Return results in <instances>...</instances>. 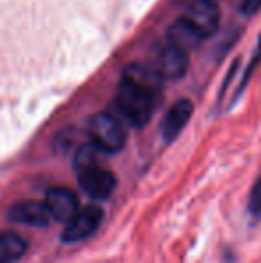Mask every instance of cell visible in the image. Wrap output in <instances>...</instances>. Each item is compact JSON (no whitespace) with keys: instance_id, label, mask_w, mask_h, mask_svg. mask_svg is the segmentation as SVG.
I'll use <instances>...</instances> for the list:
<instances>
[{"instance_id":"cell-12","label":"cell","mask_w":261,"mask_h":263,"mask_svg":"<svg viewBox=\"0 0 261 263\" xmlns=\"http://www.w3.org/2000/svg\"><path fill=\"white\" fill-rule=\"evenodd\" d=\"M102 151L98 147H95L93 143L90 145H81L77 149L75 156H73V166H75L77 172L84 168H90L93 165H101V158H102Z\"/></svg>"},{"instance_id":"cell-6","label":"cell","mask_w":261,"mask_h":263,"mask_svg":"<svg viewBox=\"0 0 261 263\" xmlns=\"http://www.w3.org/2000/svg\"><path fill=\"white\" fill-rule=\"evenodd\" d=\"M152 68L159 73V77L163 81L181 79L186 73V70H188V52L167 43L156 54Z\"/></svg>"},{"instance_id":"cell-7","label":"cell","mask_w":261,"mask_h":263,"mask_svg":"<svg viewBox=\"0 0 261 263\" xmlns=\"http://www.w3.org/2000/svg\"><path fill=\"white\" fill-rule=\"evenodd\" d=\"M45 204L50 211V217L56 218V220L66 222L79 210V199L70 188L52 186L47 190Z\"/></svg>"},{"instance_id":"cell-8","label":"cell","mask_w":261,"mask_h":263,"mask_svg":"<svg viewBox=\"0 0 261 263\" xmlns=\"http://www.w3.org/2000/svg\"><path fill=\"white\" fill-rule=\"evenodd\" d=\"M7 217L11 222L24 226H32V228H45L49 224L50 211L45 202L39 201H22L13 204L7 211Z\"/></svg>"},{"instance_id":"cell-3","label":"cell","mask_w":261,"mask_h":263,"mask_svg":"<svg viewBox=\"0 0 261 263\" xmlns=\"http://www.w3.org/2000/svg\"><path fill=\"white\" fill-rule=\"evenodd\" d=\"M104 220V210L101 206H86L83 210H77L70 220H66L65 229L61 233V238L66 243L81 242V240L91 236L98 229V226Z\"/></svg>"},{"instance_id":"cell-10","label":"cell","mask_w":261,"mask_h":263,"mask_svg":"<svg viewBox=\"0 0 261 263\" xmlns=\"http://www.w3.org/2000/svg\"><path fill=\"white\" fill-rule=\"evenodd\" d=\"M202 34L186 20L185 16L175 20L174 24L168 27L167 32V43L177 47V49L185 50V52H193L202 42Z\"/></svg>"},{"instance_id":"cell-11","label":"cell","mask_w":261,"mask_h":263,"mask_svg":"<svg viewBox=\"0 0 261 263\" xmlns=\"http://www.w3.org/2000/svg\"><path fill=\"white\" fill-rule=\"evenodd\" d=\"M27 251V242L13 231L0 233V263L18 261Z\"/></svg>"},{"instance_id":"cell-5","label":"cell","mask_w":261,"mask_h":263,"mask_svg":"<svg viewBox=\"0 0 261 263\" xmlns=\"http://www.w3.org/2000/svg\"><path fill=\"white\" fill-rule=\"evenodd\" d=\"M77 174H79L81 188L93 199H108L116 186L115 174L106 166H102V163L84 168Z\"/></svg>"},{"instance_id":"cell-4","label":"cell","mask_w":261,"mask_h":263,"mask_svg":"<svg viewBox=\"0 0 261 263\" xmlns=\"http://www.w3.org/2000/svg\"><path fill=\"white\" fill-rule=\"evenodd\" d=\"M185 18L202 34L209 38L220 24V9L215 0H186Z\"/></svg>"},{"instance_id":"cell-1","label":"cell","mask_w":261,"mask_h":263,"mask_svg":"<svg viewBox=\"0 0 261 263\" xmlns=\"http://www.w3.org/2000/svg\"><path fill=\"white\" fill-rule=\"evenodd\" d=\"M163 79L152 66L129 65L122 73L116 107L120 115L134 127H143L150 122L161 95Z\"/></svg>"},{"instance_id":"cell-14","label":"cell","mask_w":261,"mask_h":263,"mask_svg":"<svg viewBox=\"0 0 261 263\" xmlns=\"http://www.w3.org/2000/svg\"><path fill=\"white\" fill-rule=\"evenodd\" d=\"M261 9V0H240V13L245 16H252Z\"/></svg>"},{"instance_id":"cell-9","label":"cell","mask_w":261,"mask_h":263,"mask_svg":"<svg viewBox=\"0 0 261 263\" xmlns=\"http://www.w3.org/2000/svg\"><path fill=\"white\" fill-rule=\"evenodd\" d=\"M192 115H193V104L188 99H181V101L175 102L165 113L163 120H161V136H163L165 142H174L183 133V129L186 127Z\"/></svg>"},{"instance_id":"cell-13","label":"cell","mask_w":261,"mask_h":263,"mask_svg":"<svg viewBox=\"0 0 261 263\" xmlns=\"http://www.w3.org/2000/svg\"><path fill=\"white\" fill-rule=\"evenodd\" d=\"M249 210H251L252 215L261 217V181L254 186V190H252L251 201H249Z\"/></svg>"},{"instance_id":"cell-2","label":"cell","mask_w":261,"mask_h":263,"mask_svg":"<svg viewBox=\"0 0 261 263\" xmlns=\"http://www.w3.org/2000/svg\"><path fill=\"white\" fill-rule=\"evenodd\" d=\"M88 136L91 143L104 154L118 153L126 147L127 131L122 120L111 113H97L88 122Z\"/></svg>"}]
</instances>
